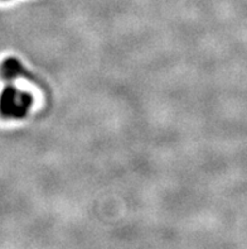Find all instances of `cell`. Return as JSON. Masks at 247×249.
Listing matches in <instances>:
<instances>
[{
    "mask_svg": "<svg viewBox=\"0 0 247 249\" xmlns=\"http://www.w3.org/2000/svg\"><path fill=\"white\" fill-rule=\"evenodd\" d=\"M32 105L33 99L31 95L16 86H6L0 94V114L8 119H22L27 117Z\"/></svg>",
    "mask_w": 247,
    "mask_h": 249,
    "instance_id": "6da1fadb",
    "label": "cell"
},
{
    "mask_svg": "<svg viewBox=\"0 0 247 249\" xmlns=\"http://www.w3.org/2000/svg\"><path fill=\"white\" fill-rule=\"evenodd\" d=\"M0 72H1V76L4 79L12 81L19 76L24 75V66L19 60L14 58V57H10V58H6L5 61H3L1 67H0Z\"/></svg>",
    "mask_w": 247,
    "mask_h": 249,
    "instance_id": "7a4b0ae2",
    "label": "cell"
}]
</instances>
